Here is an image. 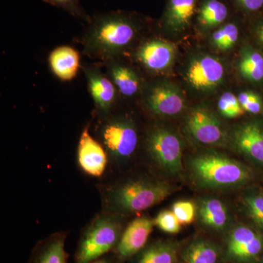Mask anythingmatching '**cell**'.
I'll return each mask as SVG.
<instances>
[{
	"instance_id": "1",
	"label": "cell",
	"mask_w": 263,
	"mask_h": 263,
	"mask_svg": "<svg viewBox=\"0 0 263 263\" xmlns=\"http://www.w3.org/2000/svg\"><path fill=\"white\" fill-rule=\"evenodd\" d=\"M188 170L194 182L208 190H233L247 184L252 178L245 164L216 152L194 156L189 160Z\"/></svg>"
},
{
	"instance_id": "2",
	"label": "cell",
	"mask_w": 263,
	"mask_h": 263,
	"mask_svg": "<svg viewBox=\"0 0 263 263\" xmlns=\"http://www.w3.org/2000/svg\"><path fill=\"white\" fill-rule=\"evenodd\" d=\"M175 189L171 183L151 178L123 181L110 187L107 193L108 212L122 216L143 212L163 201Z\"/></svg>"
},
{
	"instance_id": "3",
	"label": "cell",
	"mask_w": 263,
	"mask_h": 263,
	"mask_svg": "<svg viewBox=\"0 0 263 263\" xmlns=\"http://www.w3.org/2000/svg\"><path fill=\"white\" fill-rule=\"evenodd\" d=\"M86 46L91 53L113 57L129 46L136 36L138 21L134 15L113 12L91 21Z\"/></svg>"
},
{
	"instance_id": "4",
	"label": "cell",
	"mask_w": 263,
	"mask_h": 263,
	"mask_svg": "<svg viewBox=\"0 0 263 263\" xmlns=\"http://www.w3.org/2000/svg\"><path fill=\"white\" fill-rule=\"evenodd\" d=\"M123 233L120 216L104 213L95 218L81 235L76 263H90L113 252Z\"/></svg>"
},
{
	"instance_id": "5",
	"label": "cell",
	"mask_w": 263,
	"mask_h": 263,
	"mask_svg": "<svg viewBox=\"0 0 263 263\" xmlns=\"http://www.w3.org/2000/svg\"><path fill=\"white\" fill-rule=\"evenodd\" d=\"M146 148L161 171L172 176L182 172V143L174 132L165 127L154 128L147 136Z\"/></svg>"
},
{
	"instance_id": "6",
	"label": "cell",
	"mask_w": 263,
	"mask_h": 263,
	"mask_svg": "<svg viewBox=\"0 0 263 263\" xmlns=\"http://www.w3.org/2000/svg\"><path fill=\"white\" fill-rule=\"evenodd\" d=\"M104 146L112 158L118 162L130 159L138 143V132L134 124L123 118L110 119L101 130Z\"/></svg>"
},
{
	"instance_id": "7",
	"label": "cell",
	"mask_w": 263,
	"mask_h": 263,
	"mask_svg": "<svg viewBox=\"0 0 263 263\" xmlns=\"http://www.w3.org/2000/svg\"><path fill=\"white\" fill-rule=\"evenodd\" d=\"M263 252L262 235L245 226H237L226 237L224 257L233 263H252Z\"/></svg>"
},
{
	"instance_id": "8",
	"label": "cell",
	"mask_w": 263,
	"mask_h": 263,
	"mask_svg": "<svg viewBox=\"0 0 263 263\" xmlns=\"http://www.w3.org/2000/svg\"><path fill=\"white\" fill-rule=\"evenodd\" d=\"M186 129L189 135L200 144L224 146L229 140L220 121L204 108H194L189 114Z\"/></svg>"
},
{
	"instance_id": "9",
	"label": "cell",
	"mask_w": 263,
	"mask_h": 263,
	"mask_svg": "<svg viewBox=\"0 0 263 263\" xmlns=\"http://www.w3.org/2000/svg\"><path fill=\"white\" fill-rule=\"evenodd\" d=\"M155 224V220L147 216L136 218L128 224L113 251L119 262L129 260L144 249Z\"/></svg>"
},
{
	"instance_id": "10",
	"label": "cell",
	"mask_w": 263,
	"mask_h": 263,
	"mask_svg": "<svg viewBox=\"0 0 263 263\" xmlns=\"http://www.w3.org/2000/svg\"><path fill=\"white\" fill-rule=\"evenodd\" d=\"M224 68L215 57L203 55L190 62L186 69V79L194 89L209 91L222 82Z\"/></svg>"
},
{
	"instance_id": "11",
	"label": "cell",
	"mask_w": 263,
	"mask_h": 263,
	"mask_svg": "<svg viewBox=\"0 0 263 263\" xmlns=\"http://www.w3.org/2000/svg\"><path fill=\"white\" fill-rule=\"evenodd\" d=\"M148 109L155 115L173 117L183 111L185 99L182 93L174 85L162 83L154 86L146 98Z\"/></svg>"
},
{
	"instance_id": "12",
	"label": "cell",
	"mask_w": 263,
	"mask_h": 263,
	"mask_svg": "<svg viewBox=\"0 0 263 263\" xmlns=\"http://www.w3.org/2000/svg\"><path fill=\"white\" fill-rule=\"evenodd\" d=\"M81 168L89 176L99 177L105 172L108 157L103 147L90 135L88 128L81 133L78 148Z\"/></svg>"
},
{
	"instance_id": "13",
	"label": "cell",
	"mask_w": 263,
	"mask_h": 263,
	"mask_svg": "<svg viewBox=\"0 0 263 263\" xmlns=\"http://www.w3.org/2000/svg\"><path fill=\"white\" fill-rule=\"evenodd\" d=\"M176 54V48L174 44L155 40L143 44L137 51L136 57L148 70L162 72L172 66Z\"/></svg>"
},
{
	"instance_id": "14",
	"label": "cell",
	"mask_w": 263,
	"mask_h": 263,
	"mask_svg": "<svg viewBox=\"0 0 263 263\" xmlns=\"http://www.w3.org/2000/svg\"><path fill=\"white\" fill-rule=\"evenodd\" d=\"M235 148L249 160L263 165V127L255 122L245 123L233 135Z\"/></svg>"
},
{
	"instance_id": "15",
	"label": "cell",
	"mask_w": 263,
	"mask_h": 263,
	"mask_svg": "<svg viewBox=\"0 0 263 263\" xmlns=\"http://www.w3.org/2000/svg\"><path fill=\"white\" fill-rule=\"evenodd\" d=\"M199 0H167L160 23L171 32H184L196 15Z\"/></svg>"
},
{
	"instance_id": "16",
	"label": "cell",
	"mask_w": 263,
	"mask_h": 263,
	"mask_svg": "<svg viewBox=\"0 0 263 263\" xmlns=\"http://www.w3.org/2000/svg\"><path fill=\"white\" fill-rule=\"evenodd\" d=\"M197 216L202 226L213 231H224L230 222L229 209L222 200L216 197L202 200L197 208Z\"/></svg>"
},
{
	"instance_id": "17",
	"label": "cell",
	"mask_w": 263,
	"mask_h": 263,
	"mask_svg": "<svg viewBox=\"0 0 263 263\" xmlns=\"http://www.w3.org/2000/svg\"><path fill=\"white\" fill-rule=\"evenodd\" d=\"M84 71L90 93L97 107L102 111H108L116 99V89L113 83L97 69L89 67Z\"/></svg>"
},
{
	"instance_id": "18",
	"label": "cell",
	"mask_w": 263,
	"mask_h": 263,
	"mask_svg": "<svg viewBox=\"0 0 263 263\" xmlns=\"http://www.w3.org/2000/svg\"><path fill=\"white\" fill-rule=\"evenodd\" d=\"M230 9L222 0H199L195 19L203 30L218 28L228 22Z\"/></svg>"
},
{
	"instance_id": "19",
	"label": "cell",
	"mask_w": 263,
	"mask_h": 263,
	"mask_svg": "<svg viewBox=\"0 0 263 263\" xmlns=\"http://www.w3.org/2000/svg\"><path fill=\"white\" fill-rule=\"evenodd\" d=\"M49 64L53 73L61 80L70 81L77 74L80 56L70 46L55 48L49 56Z\"/></svg>"
},
{
	"instance_id": "20",
	"label": "cell",
	"mask_w": 263,
	"mask_h": 263,
	"mask_svg": "<svg viewBox=\"0 0 263 263\" xmlns=\"http://www.w3.org/2000/svg\"><path fill=\"white\" fill-rule=\"evenodd\" d=\"M65 239L66 235L57 233L40 242L33 251L29 263H67Z\"/></svg>"
},
{
	"instance_id": "21",
	"label": "cell",
	"mask_w": 263,
	"mask_h": 263,
	"mask_svg": "<svg viewBox=\"0 0 263 263\" xmlns=\"http://www.w3.org/2000/svg\"><path fill=\"white\" fill-rule=\"evenodd\" d=\"M134 263H179V246L172 240H157L136 256Z\"/></svg>"
},
{
	"instance_id": "22",
	"label": "cell",
	"mask_w": 263,
	"mask_h": 263,
	"mask_svg": "<svg viewBox=\"0 0 263 263\" xmlns=\"http://www.w3.org/2000/svg\"><path fill=\"white\" fill-rule=\"evenodd\" d=\"M222 253L219 246L199 238L192 240L181 251V263H218Z\"/></svg>"
},
{
	"instance_id": "23",
	"label": "cell",
	"mask_w": 263,
	"mask_h": 263,
	"mask_svg": "<svg viewBox=\"0 0 263 263\" xmlns=\"http://www.w3.org/2000/svg\"><path fill=\"white\" fill-rule=\"evenodd\" d=\"M109 73L114 86L124 96H134L139 91L141 88L139 78L127 66L114 62L109 67Z\"/></svg>"
},
{
	"instance_id": "24",
	"label": "cell",
	"mask_w": 263,
	"mask_h": 263,
	"mask_svg": "<svg viewBox=\"0 0 263 263\" xmlns=\"http://www.w3.org/2000/svg\"><path fill=\"white\" fill-rule=\"evenodd\" d=\"M238 68L241 76L252 83L263 81V55L247 46L240 51Z\"/></svg>"
},
{
	"instance_id": "25",
	"label": "cell",
	"mask_w": 263,
	"mask_h": 263,
	"mask_svg": "<svg viewBox=\"0 0 263 263\" xmlns=\"http://www.w3.org/2000/svg\"><path fill=\"white\" fill-rule=\"evenodd\" d=\"M239 37V27L235 22H227L212 34V41L219 49L226 51L233 47Z\"/></svg>"
},
{
	"instance_id": "26",
	"label": "cell",
	"mask_w": 263,
	"mask_h": 263,
	"mask_svg": "<svg viewBox=\"0 0 263 263\" xmlns=\"http://www.w3.org/2000/svg\"><path fill=\"white\" fill-rule=\"evenodd\" d=\"M243 206L249 217L263 230V195L249 194L243 198Z\"/></svg>"
},
{
	"instance_id": "27",
	"label": "cell",
	"mask_w": 263,
	"mask_h": 263,
	"mask_svg": "<svg viewBox=\"0 0 263 263\" xmlns=\"http://www.w3.org/2000/svg\"><path fill=\"white\" fill-rule=\"evenodd\" d=\"M218 110L223 117L228 119H235L245 114L238 98L230 92H224L219 99Z\"/></svg>"
},
{
	"instance_id": "28",
	"label": "cell",
	"mask_w": 263,
	"mask_h": 263,
	"mask_svg": "<svg viewBox=\"0 0 263 263\" xmlns=\"http://www.w3.org/2000/svg\"><path fill=\"white\" fill-rule=\"evenodd\" d=\"M173 212L181 224H190L195 221L197 214V207L191 200H179L172 206Z\"/></svg>"
},
{
	"instance_id": "29",
	"label": "cell",
	"mask_w": 263,
	"mask_h": 263,
	"mask_svg": "<svg viewBox=\"0 0 263 263\" xmlns=\"http://www.w3.org/2000/svg\"><path fill=\"white\" fill-rule=\"evenodd\" d=\"M155 224L161 230L169 234L179 233L182 226L174 213L170 210H163L159 213L155 219Z\"/></svg>"
},
{
	"instance_id": "30",
	"label": "cell",
	"mask_w": 263,
	"mask_h": 263,
	"mask_svg": "<svg viewBox=\"0 0 263 263\" xmlns=\"http://www.w3.org/2000/svg\"><path fill=\"white\" fill-rule=\"evenodd\" d=\"M238 99L245 111L254 115L263 113L262 98L256 93L243 91L238 95Z\"/></svg>"
},
{
	"instance_id": "31",
	"label": "cell",
	"mask_w": 263,
	"mask_h": 263,
	"mask_svg": "<svg viewBox=\"0 0 263 263\" xmlns=\"http://www.w3.org/2000/svg\"><path fill=\"white\" fill-rule=\"evenodd\" d=\"M43 1L66 10L76 18L83 19L86 22H90L91 21L87 13L81 8L79 0H43Z\"/></svg>"
},
{
	"instance_id": "32",
	"label": "cell",
	"mask_w": 263,
	"mask_h": 263,
	"mask_svg": "<svg viewBox=\"0 0 263 263\" xmlns=\"http://www.w3.org/2000/svg\"><path fill=\"white\" fill-rule=\"evenodd\" d=\"M235 8L245 14L259 13L263 8V0H232Z\"/></svg>"
},
{
	"instance_id": "33",
	"label": "cell",
	"mask_w": 263,
	"mask_h": 263,
	"mask_svg": "<svg viewBox=\"0 0 263 263\" xmlns=\"http://www.w3.org/2000/svg\"><path fill=\"white\" fill-rule=\"evenodd\" d=\"M254 32L259 43L263 46V16L255 21L254 26Z\"/></svg>"
},
{
	"instance_id": "34",
	"label": "cell",
	"mask_w": 263,
	"mask_h": 263,
	"mask_svg": "<svg viewBox=\"0 0 263 263\" xmlns=\"http://www.w3.org/2000/svg\"><path fill=\"white\" fill-rule=\"evenodd\" d=\"M90 263H122L118 260L117 257L114 256H104L101 258L97 259V260L93 261V262Z\"/></svg>"
},
{
	"instance_id": "35",
	"label": "cell",
	"mask_w": 263,
	"mask_h": 263,
	"mask_svg": "<svg viewBox=\"0 0 263 263\" xmlns=\"http://www.w3.org/2000/svg\"><path fill=\"white\" fill-rule=\"evenodd\" d=\"M262 263H263V260H262Z\"/></svg>"
}]
</instances>
